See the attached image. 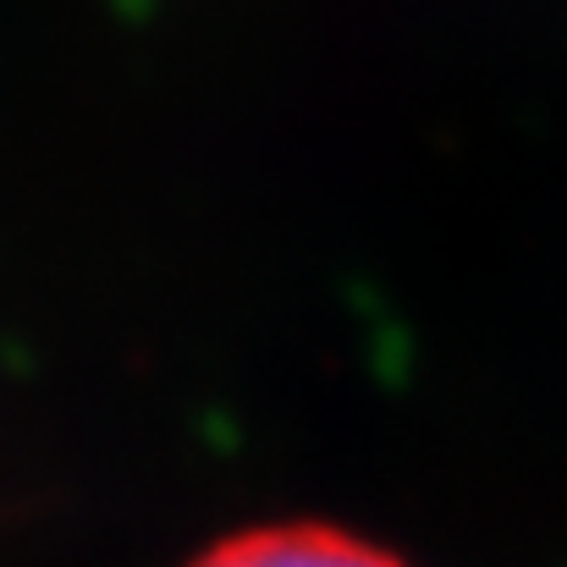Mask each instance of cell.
<instances>
[{
	"label": "cell",
	"mask_w": 567,
	"mask_h": 567,
	"mask_svg": "<svg viewBox=\"0 0 567 567\" xmlns=\"http://www.w3.org/2000/svg\"><path fill=\"white\" fill-rule=\"evenodd\" d=\"M188 567H408L396 551L337 529V524H254L215 546H204Z\"/></svg>",
	"instance_id": "1"
}]
</instances>
